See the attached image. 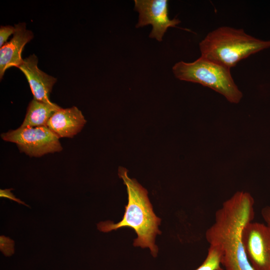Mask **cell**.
Here are the masks:
<instances>
[{
  "label": "cell",
  "mask_w": 270,
  "mask_h": 270,
  "mask_svg": "<svg viewBox=\"0 0 270 270\" xmlns=\"http://www.w3.org/2000/svg\"><path fill=\"white\" fill-rule=\"evenodd\" d=\"M199 47L201 56L230 69L250 55L270 48V40L256 38L242 29L222 26L209 32Z\"/></svg>",
  "instance_id": "obj_3"
},
{
  "label": "cell",
  "mask_w": 270,
  "mask_h": 270,
  "mask_svg": "<svg viewBox=\"0 0 270 270\" xmlns=\"http://www.w3.org/2000/svg\"><path fill=\"white\" fill-rule=\"evenodd\" d=\"M15 30L11 40L0 48V78L11 67L18 66L23 62L22 54L25 45L34 37L32 31L26 28L25 22L14 26Z\"/></svg>",
  "instance_id": "obj_8"
},
{
  "label": "cell",
  "mask_w": 270,
  "mask_h": 270,
  "mask_svg": "<svg viewBox=\"0 0 270 270\" xmlns=\"http://www.w3.org/2000/svg\"><path fill=\"white\" fill-rule=\"evenodd\" d=\"M86 120L82 112L76 106L60 108L50 118L46 126L60 138H72L80 132Z\"/></svg>",
  "instance_id": "obj_10"
},
{
  "label": "cell",
  "mask_w": 270,
  "mask_h": 270,
  "mask_svg": "<svg viewBox=\"0 0 270 270\" xmlns=\"http://www.w3.org/2000/svg\"><path fill=\"white\" fill-rule=\"evenodd\" d=\"M134 9L138 12L136 28L151 24L152 29L149 36L158 42L162 41L168 28L180 22L178 18H170L167 0H135Z\"/></svg>",
  "instance_id": "obj_7"
},
{
  "label": "cell",
  "mask_w": 270,
  "mask_h": 270,
  "mask_svg": "<svg viewBox=\"0 0 270 270\" xmlns=\"http://www.w3.org/2000/svg\"><path fill=\"white\" fill-rule=\"evenodd\" d=\"M242 242L246 256L254 270H270V228L251 222L244 228Z\"/></svg>",
  "instance_id": "obj_6"
},
{
  "label": "cell",
  "mask_w": 270,
  "mask_h": 270,
  "mask_svg": "<svg viewBox=\"0 0 270 270\" xmlns=\"http://www.w3.org/2000/svg\"><path fill=\"white\" fill-rule=\"evenodd\" d=\"M13 188L5 189V190H0V198H8L10 200L15 201L18 204H24L26 206L30 207L28 205L26 204L24 202L20 200L19 198H16V196L11 192V190Z\"/></svg>",
  "instance_id": "obj_15"
},
{
  "label": "cell",
  "mask_w": 270,
  "mask_h": 270,
  "mask_svg": "<svg viewBox=\"0 0 270 270\" xmlns=\"http://www.w3.org/2000/svg\"><path fill=\"white\" fill-rule=\"evenodd\" d=\"M261 214L266 224L270 228V206L264 207Z\"/></svg>",
  "instance_id": "obj_16"
},
{
  "label": "cell",
  "mask_w": 270,
  "mask_h": 270,
  "mask_svg": "<svg viewBox=\"0 0 270 270\" xmlns=\"http://www.w3.org/2000/svg\"><path fill=\"white\" fill-rule=\"evenodd\" d=\"M38 62L37 57L33 54L24 59L18 68L26 77L34 98L50 103V94L56 79L40 70L38 66Z\"/></svg>",
  "instance_id": "obj_9"
},
{
  "label": "cell",
  "mask_w": 270,
  "mask_h": 270,
  "mask_svg": "<svg viewBox=\"0 0 270 270\" xmlns=\"http://www.w3.org/2000/svg\"><path fill=\"white\" fill-rule=\"evenodd\" d=\"M222 252L216 246L210 245L204 261L195 270H218L221 267Z\"/></svg>",
  "instance_id": "obj_12"
},
{
  "label": "cell",
  "mask_w": 270,
  "mask_h": 270,
  "mask_svg": "<svg viewBox=\"0 0 270 270\" xmlns=\"http://www.w3.org/2000/svg\"><path fill=\"white\" fill-rule=\"evenodd\" d=\"M172 72L176 78L210 88L231 103H238L242 97L230 69L202 56L191 62H178L173 66Z\"/></svg>",
  "instance_id": "obj_4"
},
{
  "label": "cell",
  "mask_w": 270,
  "mask_h": 270,
  "mask_svg": "<svg viewBox=\"0 0 270 270\" xmlns=\"http://www.w3.org/2000/svg\"><path fill=\"white\" fill-rule=\"evenodd\" d=\"M61 107L54 102L48 103L33 98L29 103L20 127L46 126L52 116Z\"/></svg>",
  "instance_id": "obj_11"
},
{
  "label": "cell",
  "mask_w": 270,
  "mask_h": 270,
  "mask_svg": "<svg viewBox=\"0 0 270 270\" xmlns=\"http://www.w3.org/2000/svg\"><path fill=\"white\" fill-rule=\"evenodd\" d=\"M4 141L16 144L19 150L31 157L60 152L62 147L58 138L46 126L20 127L1 134Z\"/></svg>",
  "instance_id": "obj_5"
},
{
  "label": "cell",
  "mask_w": 270,
  "mask_h": 270,
  "mask_svg": "<svg viewBox=\"0 0 270 270\" xmlns=\"http://www.w3.org/2000/svg\"><path fill=\"white\" fill-rule=\"evenodd\" d=\"M218 270H224L223 268H220Z\"/></svg>",
  "instance_id": "obj_17"
},
{
  "label": "cell",
  "mask_w": 270,
  "mask_h": 270,
  "mask_svg": "<svg viewBox=\"0 0 270 270\" xmlns=\"http://www.w3.org/2000/svg\"><path fill=\"white\" fill-rule=\"evenodd\" d=\"M15 30L14 26H2L0 28V47L6 44L8 37L14 34Z\"/></svg>",
  "instance_id": "obj_14"
},
{
  "label": "cell",
  "mask_w": 270,
  "mask_h": 270,
  "mask_svg": "<svg viewBox=\"0 0 270 270\" xmlns=\"http://www.w3.org/2000/svg\"><path fill=\"white\" fill-rule=\"evenodd\" d=\"M14 242L10 238L1 236L0 237V250L6 256H10L14 252Z\"/></svg>",
  "instance_id": "obj_13"
},
{
  "label": "cell",
  "mask_w": 270,
  "mask_h": 270,
  "mask_svg": "<svg viewBox=\"0 0 270 270\" xmlns=\"http://www.w3.org/2000/svg\"><path fill=\"white\" fill-rule=\"evenodd\" d=\"M128 172L125 168H118V176L126 186L128 196L122 220L116 224L110 220L101 222L97 224L98 228L108 232L124 227L132 228L138 236L134 240V246L149 248L152 256L156 257L158 249L155 244V238L157 234H161L158 228L161 220L153 211L147 190L135 179L129 178Z\"/></svg>",
  "instance_id": "obj_2"
},
{
  "label": "cell",
  "mask_w": 270,
  "mask_h": 270,
  "mask_svg": "<svg viewBox=\"0 0 270 270\" xmlns=\"http://www.w3.org/2000/svg\"><path fill=\"white\" fill-rule=\"evenodd\" d=\"M254 201L250 194L236 192L224 201L215 214L214 220L206 230L210 245L222 252L221 264L224 270H254L244 248L242 233L254 216Z\"/></svg>",
  "instance_id": "obj_1"
}]
</instances>
